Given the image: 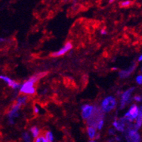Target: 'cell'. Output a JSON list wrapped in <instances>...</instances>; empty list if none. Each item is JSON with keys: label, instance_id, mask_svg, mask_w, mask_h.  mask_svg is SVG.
<instances>
[{"label": "cell", "instance_id": "obj_1", "mask_svg": "<svg viewBox=\"0 0 142 142\" xmlns=\"http://www.w3.org/2000/svg\"><path fill=\"white\" fill-rule=\"evenodd\" d=\"M103 117H104L103 111L99 107H94L91 116L88 118H87L88 120L86 123L89 127L95 128H97L98 123L103 119Z\"/></svg>", "mask_w": 142, "mask_h": 142}, {"label": "cell", "instance_id": "obj_7", "mask_svg": "<svg viewBox=\"0 0 142 142\" xmlns=\"http://www.w3.org/2000/svg\"><path fill=\"white\" fill-rule=\"evenodd\" d=\"M93 109V107L89 104H85L82 106V117L84 119H87L88 118Z\"/></svg>", "mask_w": 142, "mask_h": 142}, {"label": "cell", "instance_id": "obj_12", "mask_svg": "<svg viewBox=\"0 0 142 142\" xmlns=\"http://www.w3.org/2000/svg\"><path fill=\"white\" fill-rule=\"evenodd\" d=\"M87 131H88V136L91 139H93L94 137H95V135H96V131H95V128H93L92 127H88V129H87Z\"/></svg>", "mask_w": 142, "mask_h": 142}, {"label": "cell", "instance_id": "obj_19", "mask_svg": "<svg viewBox=\"0 0 142 142\" xmlns=\"http://www.w3.org/2000/svg\"><path fill=\"white\" fill-rule=\"evenodd\" d=\"M131 2L130 1H125V2H121L120 4V6L121 7H128L130 5H131Z\"/></svg>", "mask_w": 142, "mask_h": 142}, {"label": "cell", "instance_id": "obj_9", "mask_svg": "<svg viewBox=\"0 0 142 142\" xmlns=\"http://www.w3.org/2000/svg\"><path fill=\"white\" fill-rule=\"evenodd\" d=\"M0 79L3 80L5 82H6L9 86L12 87L13 89H17V88L20 87V84L16 83L15 81H12V79H10V78L7 77V76H0Z\"/></svg>", "mask_w": 142, "mask_h": 142}, {"label": "cell", "instance_id": "obj_2", "mask_svg": "<svg viewBox=\"0 0 142 142\" xmlns=\"http://www.w3.org/2000/svg\"><path fill=\"white\" fill-rule=\"evenodd\" d=\"M116 105V100L112 97H108L104 99L102 103V110L104 112H108L112 110Z\"/></svg>", "mask_w": 142, "mask_h": 142}, {"label": "cell", "instance_id": "obj_26", "mask_svg": "<svg viewBox=\"0 0 142 142\" xmlns=\"http://www.w3.org/2000/svg\"><path fill=\"white\" fill-rule=\"evenodd\" d=\"M115 1V0H109V3H112Z\"/></svg>", "mask_w": 142, "mask_h": 142}, {"label": "cell", "instance_id": "obj_15", "mask_svg": "<svg viewBox=\"0 0 142 142\" xmlns=\"http://www.w3.org/2000/svg\"><path fill=\"white\" fill-rule=\"evenodd\" d=\"M31 133L34 138H36V137H38V136L39 134V130L36 126H34L31 128Z\"/></svg>", "mask_w": 142, "mask_h": 142}, {"label": "cell", "instance_id": "obj_14", "mask_svg": "<svg viewBox=\"0 0 142 142\" xmlns=\"http://www.w3.org/2000/svg\"><path fill=\"white\" fill-rule=\"evenodd\" d=\"M45 138L46 139V141L48 142H53L54 136H53L52 133L51 131H47L46 133V135H45Z\"/></svg>", "mask_w": 142, "mask_h": 142}, {"label": "cell", "instance_id": "obj_17", "mask_svg": "<svg viewBox=\"0 0 142 142\" xmlns=\"http://www.w3.org/2000/svg\"><path fill=\"white\" fill-rule=\"evenodd\" d=\"M35 142H48V141H46L45 137H44L43 136H38L36 138Z\"/></svg>", "mask_w": 142, "mask_h": 142}, {"label": "cell", "instance_id": "obj_13", "mask_svg": "<svg viewBox=\"0 0 142 142\" xmlns=\"http://www.w3.org/2000/svg\"><path fill=\"white\" fill-rule=\"evenodd\" d=\"M27 100V97H20L17 100V105H18L19 107H20L22 104H25Z\"/></svg>", "mask_w": 142, "mask_h": 142}, {"label": "cell", "instance_id": "obj_22", "mask_svg": "<svg viewBox=\"0 0 142 142\" xmlns=\"http://www.w3.org/2000/svg\"><path fill=\"white\" fill-rule=\"evenodd\" d=\"M109 134H115V130L114 129H109Z\"/></svg>", "mask_w": 142, "mask_h": 142}, {"label": "cell", "instance_id": "obj_4", "mask_svg": "<svg viewBox=\"0 0 142 142\" xmlns=\"http://www.w3.org/2000/svg\"><path fill=\"white\" fill-rule=\"evenodd\" d=\"M33 84L34 83L32 82L31 80L27 81L21 86L20 92L26 94H33L35 93V88L33 87Z\"/></svg>", "mask_w": 142, "mask_h": 142}, {"label": "cell", "instance_id": "obj_11", "mask_svg": "<svg viewBox=\"0 0 142 142\" xmlns=\"http://www.w3.org/2000/svg\"><path fill=\"white\" fill-rule=\"evenodd\" d=\"M137 120H136V123L135 124V126H133V128L135 131H138L141 126V120H142V113H141V107H140L138 109V115L137 116Z\"/></svg>", "mask_w": 142, "mask_h": 142}, {"label": "cell", "instance_id": "obj_10", "mask_svg": "<svg viewBox=\"0 0 142 142\" xmlns=\"http://www.w3.org/2000/svg\"><path fill=\"white\" fill-rule=\"evenodd\" d=\"M20 107L17 104H15V106H13V107L12 108V109L8 113V116H9V119H14L15 117H17L19 116L18 114V109H19Z\"/></svg>", "mask_w": 142, "mask_h": 142}, {"label": "cell", "instance_id": "obj_24", "mask_svg": "<svg viewBox=\"0 0 142 142\" xmlns=\"http://www.w3.org/2000/svg\"><path fill=\"white\" fill-rule=\"evenodd\" d=\"M141 60H142V56L141 55V56L138 57V61H141Z\"/></svg>", "mask_w": 142, "mask_h": 142}, {"label": "cell", "instance_id": "obj_23", "mask_svg": "<svg viewBox=\"0 0 142 142\" xmlns=\"http://www.w3.org/2000/svg\"><path fill=\"white\" fill-rule=\"evenodd\" d=\"M34 111H35V112H36V113H38L39 109H38V107H37V106H35V107H34Z\"/></svg>", "mask_w": 142, "mask_h": 142}, {"label": "cell", "instance_id": "obj_25", "mask_svg": "<svg viewBox=\"0 0 142 142\" xmlns=\"http://www.w3.org/2000/svg\"><path fill=\"white\" fill-rule=\"evenodd\" d=\"M106 33H107V32L105 31H102V34H106Z\"/></svg>", "mask_w": 142, "mask_h": 142}, {"label": "cell", "instance_id": "obj_18", "mask_svg": "<svg viewBox=\"0 0 142 142\" xmlns=\"http://www.w3.org/2000/svg\"><path fill=\"white\" fill-rule=\"evenodd\" d=\"M103 126H104V120L102 119V120H101L98 123V124H97V128L98 130L100 131V130L102 128Z\"/></svg>", "mask_w": 142, "mask_h": 142}, {"label": "cell", "instance_id": "obj_16", "mask_svg": "<svg viewBox=\"0 0 142 142\" xmlns=\"http://www.w3.org/2000/svg\"><path fill=\"white\" fill-rule=\"evenodd\" d=\"M22 138L26 142H30L31 141V137L28 133H22Z\"/></svg>", "mask_w": 142, "mask_h": 142}, {"label": "cell", "instance_id": "obj_5", "mask_svg": "<svg viewBox=\"0 0 142 142\" xmlns=\"http://www.w3.org/2000/svg\"><path fill=\"white\" fill-rule=\"evenodd\" d=\"M133 90H134V88L132 87L123 93V95L121 97V100H120V108L121 109L123 108L126 104H128L130 102V97H131V95L132 92L133 91Z\"/></svg>", "mask_w": 142, "mask_h": 142}, {"label": "cell", "instance_id": "obj_21", "mask_svg": "<svg viewBox=\"0 0 142 142\" xmlns=\"http://www.w3.org/2000/svg\"><path fill=\"white\" fill-rule=\"evenodd\" d=\"M134 100L137 101V102H141V96H136L134 98H133Z\"/></svg>", "mask_w": 142, "mask_h": 142}, {"label": "cell", "instance_id": "obj_8", "mask_svg": "<svg viewBox=\"0 0 142 142\" xmlns=\"http://www.w3.org/2000/svg\"><path fill=\"white\" fill-rule=\"evenodd\" d=\"M136 63H133L129 68H128V69H126V70H122V71H120V73H119V76H120V78H128L133 71H134V70H135V68H136Z\"/></svg>", "mask_w": 142, "mask_h": 142}, {"label": "cell", "instance_id": "obj_20", "mask_svg": "<svg viewBox=\"0 0 142 142\" xmlns=\"http://www.w3.org/2000/svg\"><path fill=\"white\" fill-rule=\"evenodd\" d=\"M136 82L138 84H141V83H142V76H137V78H136Z\"/></svg>", "mask_w": 142, "mask_h": 142}, {"label": "cell", "instance_id": "obj_6", "mask_svg": "<svg viewBox=\"0 0 142 142\" xmlns=\"http://www.w3.org/2000/svg\"><path fill=\"white\" fill-rule=\"evenodd\" d=\"M72 49V44H71V43L70 42H68V43H67L62 48L60 49V50H59V51H57V52H54V53H52L51 55L52 56H54V57H59V56H61V55H65L66 52H67L70 49Z\"/></svg>", "mask_w": 142, "mask_h": 142}, {"label": "cell", "instance_id": "obj_3", "mask_svg": "<svg viewBox=\"0 0 142 142\" xmlns=\"http://www.w3.org/2000/svg\"><path fill=\"white\" fill-rule=\"evenodd\" d=\"M138 115V107L136 104H133L130 107V109L128 111V112L126 113L124 117L126 118L127 120H128L130 123H131L135 119H136Z\"/></svg>", "mask_w": 142, "mask_h": 142}, {"label": "cell", "instance_id": "obj_27", "mask_svg": "<svg viewBox=\"0 0 142 142\" xmlns=\"http://www.w3.org/2000/svg\"><path fill=\"white\" fill-rule=\"evenodd\" d=\"M89 142H97V141H93V140H91Z\"/></svg>", "mask_w": 142, "mask_h": 142}]
</instances>
